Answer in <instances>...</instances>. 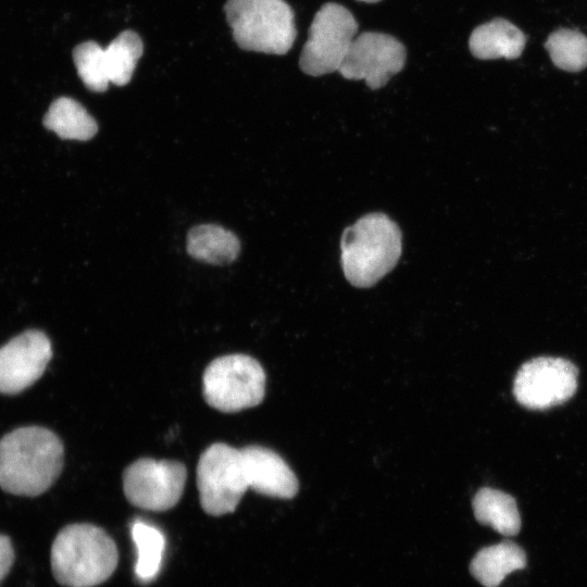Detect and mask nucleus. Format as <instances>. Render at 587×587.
<instances>
[{"mask_svg": "<svg viewBox=\"0 0 587 587\" xmlns=\"http://www.w3.org/2000/svg\"><path fill=\"white\" fill-rule=\"evenodd\" d=\"M224 11L239 48L278 55L291 49L297 30L286 1L227 0Z\"/></svg>", "mask_w": 587, "mask_h": 587, "instance_id": "nucleus-4", "label": "nucleus"}, {"mask_svg": "<svg viewBox=\"0 0 587 587\" xmlns=\"http://www.w3.org/2000/svg\"><path fill=\"white\" fill-rule=\"evenodd\" d=\"M51 569L65 587H93L115 571L118 552L109 534L92 524L75 523L63 527L51 546Z\"/></svg>", "mask_w": 587, "mask_h": 587, "instance_id": "nucleus-3", "label": "nucleus"}, {"mask_svg": "<svg viewBox=\"0 0 587 587\" xmlns=\"http://www.w3.org/2000/svg\"><path fill=\"white\" fill-rule=\"evenodd\" d=\"M73 60L78 76L85 86L95 92H103L109 87L104 61V49L96 41H85L73 50Z\"/></svg>", "mask_w": 587, "mask_h": 587, "instance_id": "nucleus-21", "label": "nucleus"}, {"mask_svg": "<svg viewBox=\"0 0 587 587\" xmlns=\"http://www.w3.org/2000/svg\"><path fill=\"white\" fill-rule=\"evenodd\" d=\"M132 537L137 548L135 573L142 583H148L158 575L165 550V538L155 526L143 521L132 525Z\"/></svg>", "mask_w": 587, "mask_h": 587, "instance_id": "nucleus-19", "label": "nucleus"}, {"mask_svg": "<svg viewBox=\"0 0 587 587\" xmlns=\"http://www.w3.org/2000/svg\"><path fill=\"white\" fill-rule=\"evenodd\" d=\"M242 451L251 489L279 499L296 496L299 487L297 476L280 455L262 446H247Z\"/></svg>", "mask_w": 587, "mask_h": 587, "instance_id": "nucleus-12", "label": "nucleus"}, {"mask_svg": "<svg viewBox=\"0 0 587 587\" xmlns=\"http://www.w3.org/2000/svg\"><path fill=\"white\" fill-rule=\"evenodd\" d=\"M63 463V444L48 428L23 426L0 438V487L8 494H43L60 476Z\"/></svg>", "mask_w": 587, "mask_h": 587, "instance_id": "nucleus-1", "label": "nucleus"}, {"mask_svg": "<svg viewBox=\"0 0 587 587\" xmlns=\"http://www.w3.org/2000/svg\"><path fill=\"white\" fill-rule=\"evenodd\" d=\"M577 369L569 360L540 357L524 363L513 383L517 402L542 410L569 400L577 388Z\"/></svg>", "mask_w": 587, "mask_h": 587, "instance_id": "nucleus-10", "label": "nucleus"}, {"mask_svg": "<svg viewBox=\"0 0 587 587\" xmlns=\"http://www.w3.org/2000/svg\"><path fill=\"white\" fill-rule=\"evenodd\" d=\"M407 50L396 37L379 32L357 35L338 70L350 80H364L379 89L404 66Z\"/></svg>", "mask_w": 587, "mask_h": 587, "instance_id": "nucleus-9", "label": "nucleus"}, {"mask_svg": "<svg viewBox=\"0 0 587 587\" xmlns=\"http://www.w3.org/2000/svg\"><path fill=\"white\" fill-rule=\"evenodd\" d=\"M553 64L567 72H579L587 66V37L578 30L560 28L545 42Z\"/></svg>", "mask_w": 587, "mask_h": 587, "instance_id": "nucleus-20", "label": "nucleus"}, {"mask_svg": "<svg viewBox=\"0 0 587 587\" xmlns=\"http://www.w3.org/2000/svg\"><path fill=\"white\" fill-rule=\"evenodd\" d=\"M265 380L263 367L252 357L242 353L218 357L203 372V397L218 411L238 412L262 402Z\"/></svg>", "mask_w": 587, "mask_h": 587, "instance_id": "nucleus-5", "label": "nucleus"}, {"mask_svg": "<svg viewBox=\"0 0 587 587\" xmlns=\"http://www.w3.org/2000/svg\"><path fill=\"white\" fill-rule=\"evenodd\" d=\"M476 520L504 536H514L521 528V516L514 498L501 490L484 487L473 498Z\"/></svg>", "mask_w": 587, "mask_h": 587, "instance_id": "nucleus-16", "label": "nucleus"}, {"mask_svg": "<svg viewBox=\"0 0 587 587\" xmlns=\"http://www.w3.org/2000/svg\"><path fill=\"white\" fill-rule=\"evenodd\" d=\"M52 357L45 333L28 329L0 348V394L16 395L43 374Z\"/></svg>", "mask_w": 587, "mask_h": 587, "instance_id": "nucleus-11", "label": "nucleus"}, {"mask_svg": "<svg viewBox=\"0 0 587 587\" xmlns=\"http://www.w3.org/2000/svg\"><path fill=\"white\" fill-rule=\"evenodd\" d=\"M240 243L236 235L214 224L199 225L187 236V252L196 260L224 265L239 254Z\"/></svg>", "mask_w": 587, "mask_h": 587, "instance_id": "nucleus-15", "label": "nucleus"}, {"mask_svg": "<svg viewBox=\"0 0 587 587\" xmlns=\"http://www.w3.org/2000/svg\"><path fill=\"white\" fill-rule=\"evenodd\" d=\"M357 1L365 2V3H376V2H379L382 0H357Z\"/></svg>", "mask_w": 587, "mask_h": 587, "instance_id": "nucleus-23", "label": "nucleus"}, {"mask_svg": "<svg viewBox=\"0 0 587 587\" xmlns=\"http://www.w3.org/2000/svg\"><path fill=\"white\" fill-rule=\"evenodd\" d=\"M525 43L523 32L504 18H495L477 26L469 39L471 53L480 60L516 59Z\"/></svg>", "mask_w": 587, "mask_h": 587, "instance_id": "nucleus-13", "label": "nucleus"}, {"mask_svg": "<svg viewBox=\"0 0 587 587\" xmlns=\"http://www.w3.org/2000/svg\"><path fill=\"white\" fill-rule=\"evenodd\" d=\"M143 45L137 33H120L104 49V61L110 83L124 86L129 83Z\"/></svg>", "mask_w": 587, "mask_h": 587, "instance_id": "nucleus-18", "label": "nucleus"}, {"mask_svg": "<svg viewBox=\"0 0 587 587\" xmlns=\"http://www.w3.org/2000/svg\"><path fill=\"white\" fill-rule=\"evenodd\" d=\"M340 249L347 280L354 287H372L396 266L402 252V233L386 214L369 213L344 230Z\"/></svg>", "mask_w": 587, "mask_h": 587, "instance_id": "nucleus-2", "label": "nucleus"}, {"mask_svg": "<svg viewBox=\"0 0 587 587\" xmlns=\"http://www.w3.org/2000/svg\"><path fill=\"white\" fill-rule=\"evenodd\" d=\"M197 486L205 513L221 516L234 512L250 488L242 448L224 442L209 446L198 461Z\"/></svg>", "mask_w": 587, "mask_h": 587, "instance_id": "nucleus-6", "label": "nucleus"}, {"mask_svg": "<svg viewBox=\"0 0 587 587\" xmlns=\"http://www.w3.org/2000/svg\"><path fill=\"white\" fill-rule=\"evenodd\" d=\"M14 562V549L10 538L0 534V584L10 572Z\"/></svg>", "mask_w": 587, "mask_h": 587, "instance_id": "nucleus-22", "label": "nucleus"}, {"mask_svg": "<svg viewBox=\"0 0 587 587\" xmlns=\"http://www.w3.org/2000/svg\"><path fill=\"white\" fill-rule=\"evenodd\" d=\"M359 24L344 5L327 2L315 13L300 59L301 71L310 76L338 72Z\"/></svg>", "mask_w": 587, "mask_h": 587, "instance_id": "nucleus-7", "label": "nucleus"}, {"mask_svg": "<svg viewBox=\"0 0 587 587\" xmlns=\"http://www.w3.org/2000/svg\"><path fill=\"white\" fill-rule=\"evenodd\" d=\"M526 566V554L515 542L504 540L480 549L473 558L472 575L485 587H497L513 571Z\"/></svg>", "mask_w": 587, "mask_h": 587, "instance_id": "nucleus-14", "label": "nucleus"}, {"mask_svg": "<svg viewBox=\"0 0 587 587\" xmlns=\"http://www.w3.org/2000/svg\"><path fill=\"white\" fill-rule=\"evenodd\" d=\"M187 478L183 463L141 458L123 474V490L135 507L148 511H166L180 499Z\"/></svg>", "mask_w": 587, "mask_h": 587, "instance_id": "nucleus-8", "label": "nucleus"}, {"mask_svg": "<svg viewBox=\"0 0 587 587\" xmlns=\"http://www.w3.org/2000/svg\"><path fill=\"white\" fill-rule=\"evenodd\" d=\"M43 125L59 137L73 140H88L98 130L96 120L79 102L68 97H60L51 103Z\"/></svg>", "mask_w": 587, "mask_h": 587, "instance_id": "nucleus-17", "label": "nucleus"}]
</instances>
